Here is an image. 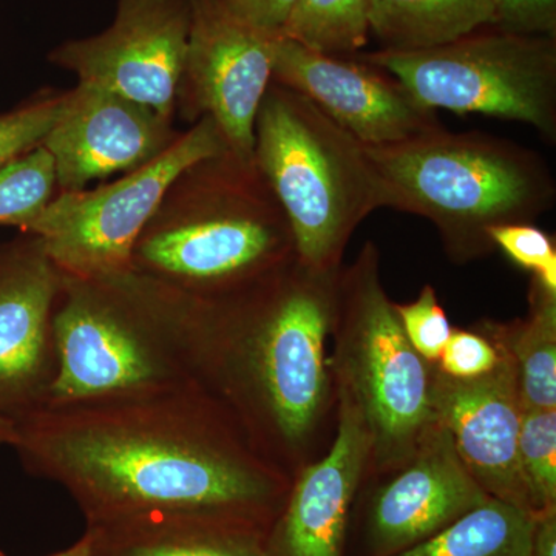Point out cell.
<instances>
[{
    "label": "cell",
    "instance_id": "obj_1",
    "mask_svg": "<svg viewBox=\"0 0 556 556\" xmlns=\"http://www.w3.org/2000/svg\"><path fill=\"white\" fill-rule=\"evenodd\" d=\"M11 448L67 490L87 526L203 517L269 532L291 486L200 383L40 409L16 424Z\"/></svg>",
    "mask_w": 556,
    "mask_h": 556
},
{
    "label": "cell",
    "instance_id": "obj_2",
    "mask_svg": "<svg viewBox=\"0 0 556 556\" xmlns=\"http://www.w3.org/2000/svg\"><path fill=\"white\" fill-rule=\"evenodd\" d=\"M339 270L294 257L248 287L200 299L199 383L291 481L327 452L338 424L328 358Z\"/></svg>",
    "mask_w": 556,
    "mask_h": 556
},
{
    "label": "cell",
    "instance_id": "obj_3",
    "mask_svg": "<svg viewBox=\"0 0 556 556\" xmlns=\"http://www.w3.org/2000/svg\"><path fill=\"white\" fill-rule=\"evenodd\" d=\"M200 317V299L135 269L108 277L64 274L53 316L56 372L43 408L199 383Z\"/></svg>",
    "mask_w": 556,
    "mask_h": 556
},
{
    "label": "cell",
    "instance_id": "obj_4",
    "mask_svg": "<svg viewBox=\"0 0 556 556\" xmlns=\"http://www.w3.org/2000/svg\"><path fill=\"white\" fill-rule=\"evenodd\" d=\"M383 207L428 219L456 265L496 251L490 230L552 211L556 179L536 150L484 131L444 127L396 144H364Z\"/></svg>",
    "mask_w": 556,
    "mask_h": 556
},
{
    "label": "cell",
    "instance_id": "obj_5",
    "mask_svg": "<svg viewBox=\"0 0 556 556\" xmlns=\"http://www.w3.org/2000/svg\"><path fill=\"white\" fill-rule=\"evenodd\" d=\"M295 257L287 215L260 174L230 150L179 175L142 230L131 269L190 298H222Z\"/></svg>",
    "mask_w": 556,
    "mask_h": 556
},
{
    "label": "cell",
    "instance_id": "obj_6",
    "mask_svg": "<svg viewBox=\"0 0 556 556\" xmlns=\"http://www.w3.org/2000/svg\"><path fill=\"white\" fill-rule=\"evenodd\" d=\"M329 369L369 434L365 478L401 467L437 422V364L412 346L382 281V258L367 241L339 270L329 334Z\"/></svg>",
    "mask_w": 556,
    "mask_h": 556
},
{
    "label": "cell",
    "instance_id": "obj_7",
    "mask_svg": "<svg viewBox=\"0 0 556 556\" xmlns=\"http://www.w3.org/2000/svg\"><path fill=\"white\" fill-rule=\"evenodd\" d=\"M254 163L287 215L299 262L342 268L353 233L383 207L364 144L308 98L273 80L255 119Z\"/></svg>",
    "mask_w": 556,
    "mask_h": 556
},
{
    "label": "cell",
    "instance_id": "obj_8",
    "mask_svg": "<svg viewBox=\"0 0 556 556\" xmlns=\"http://www.w3.org/2000/svg\"><path fill=\"white\" fill-rule=\"evenodd\" d=\"M356 56L396 78L424 108L517 121L556 141V36L490 25L428 49Z\"/></svg>",
    "mask_w": 556,
    "mask_h": 556
},
{
    "label": "cell",
    "instance_id": "obj_9",
    "mask_svg": "<svg viewBox=\"0 0 556 556\" xmlns=\"http://www.w3.org/2000/svg\"><path fill=\"white\" fill-rule=\"evenodd\" d=\"M225 150L217 124L204 116L156 159L116 181L56 193L24 233L39 237L54 265L68 276L126 273L135 243L179 175Z\"/></svg>",
    "mask_w": 556,
    "mask_h": 556
},
{
    "label": "cell",
    "instance_id": "obj_10",
    "mask_svg": "<svg viewBox=\"0 0 556 556\" xmlns=\"http://www.w3.org/2000/svg\"><path fill=\"white\" fill-rule=\"evenodd\" d=\"M490 500L434 422L401 467L364 478L351 518L348 556H393L415 547Z\"/></svg>",
    "mask_w": 556,
    "mask_h": 556
},
{
    "label": "cell",
    "instance_id": "obj_11",
    "mask_svg": "<svg viewBox=\"0 0 556 556\" xmlns=\"http://www.w3.org/2000/svg\"><path fill=\"white\" fill-rule=\"evenodd\" d=\"M189 38L177 110L195 124L208 116L233 155L254 163L255 119L273 83L274 40L219 0H188Z\"/></svg>",
    "mask_w": 556,
    "mask_h": 556
},
{
    "label": "cell",
    "instance_id": "obj_12",
    "mask_svg": "<svg viewBox=\"0 0 556 556\" xmlns=\"http://www.w3.org/2000/svg\"><path fill=\"white\" fill-rule=\"evenodd\" d=\"M188 38V0H118L110 27L61 43L49 60L79 84L113 91L174 119Z\"/></svg>",
    "mask_w": 556,
    "mask_h": 556
},
{
    "label": "cell",
    "instance_id": "obj_13",
    "mask_svg": "<svg viewBox=\"0 0 556 556\" xmlns=\"http://www.w3.org/2000/svg\"><path fill=\"white\" fill-rule=\"evenodd\" d=\"M62 277L39 237L0 244V419L17 424L46 405Z\"/></svg>",
    "mask_w": 556,
    "mask_h": 556
},
{
    "label": "cell",
    "instance_id": "obj_14",
    "mask_svg": "<svg viewBox=\"0 0 556 556\" xmlns=\"http://www.w3.org/2000/svg\"><path fill=\"white\" fill-rule=\"evenodd\" d=\"M273 80L308 98L362 144H396L442 127L438 112L357 56H329L280 36L274 40Z\"/></svg>",
    "mask_w": 556,
    "mask_h": 556
},
{
    "label": "cell",
    "instance_id": "obj_15",
    "mask_svg": "<svg viewBox=\"0 0 556 556\" xmlns=\"http://www.w3.org/2000/svg\"><path fill=\"white\" fill-rule=\"evenodd\" d=\"M174 119L100 87L79 84L62 94L42 146L60 192H79L97 179L127 174L161 155L178 135Z\"/></svg>",
    "mask_w": 556,
    "mask_h": 556
},
{
    "label": "cell",
    "instance_id": "obj_16",
    "mask_svg": "<svg viewBox=\"0 0 556 556\" xmlns=\"http://www.w3.org/2000/svg\"><path fill=\"white\" fill-rule=\"evenodd\" d=\"M433 409L485 495L533 517L518 456L525 408L514 368L506 358L477 379H453L437 367Z\"/></svg>",
    "mask_w": 556,
    "mask_h": 556
},
{
    "label": "cell",
    "instance_id": "obj_17",
    "mask_svg": "<svg viewBox=\"0 0 556 556\" xmlns=\"http://www.w3.org/2000/svg\"><path fill=\"white\" fill-rule=\"evenodd\" d=\"M369 434L348 399L327 452L302 468L268 532L270 556H348L354 503L368 467Z\"/></svg>",
    "mask_w": 556,
    "mask_h": 556
},
{
    "label": "cell",
    "instance_id": "obj_18",
    "mask_svg": "<svg viewBox=\"0 0 556 556\" xmlns=\"http://www.w3.org/2000/svg\"><path fill=\"white\" fill-rule=\"evenodd\" d=\"M91 556H270L268 532L203 517H148L87 526Z\"/></svg>",
    "mask_w": 556,
    "mask_h": 556
},
{
    "label": "cell",
    "instance_id": "obj_19",
    "mask_svg": "<svg viewBox=\"0 0 556 556\" xmlns=\"http://www.w3.org/2000/svg\"><path fill=\"white\" fill-rule=\"evenodd\" d=\"M526 317L485 318L475 328L495 343L514 368L526 409H556V291L532 277Z\"/></svg>",
    "mask_w": 556,
    "mask_h": 556
},
{
    "label": "cell",
    "instance_id": "obj_20",
    "mask_svg": "<svg viewBox=\"0 0 556 556\" xmlns=\"http://www.w3.org/2000/svg\"><path fill=\"white\" fill-rule=\"evenodd\" d=\"M493 24L492 0H369V27L383 50L428 49Z\"/></svg>",
    "mask_w": 556,
    "mask_h": 556
},
{
    "label": "cell",
    "instance_id": "obj_21",
    "mask_svg": "<svg viewBox=\"0 0 556 556\" xmlns=\"http://www.w3.org/2000/svg\"><path fill=\"white\" fill-rule=\"evenodd\" d=\"M533 518L490 497L437 535L393 556H530Z\"/></svg>",
    "mask_w": 556,
    "mask_h": 556
},
{
    "label": "cell",
    "instance_id": "obj_22",
    "mask_svg": "<svg viewBox=\"0 0 556 556\" xmlns=\"http://www.w3.org/2000/svg\"><path fill=\"white\" fill-rule=\"evenodd\" d=\"M369 35V0H298L280 36L317 53L350 58Z\"/></svg>",
    "mask_w": 556,
    "mask_h": 556
},
{
    "label": "cell",
    "instance_id": "obj_23",
    "mask_svg": "<svg viewBox=\"0 0 556 556\" xmlns=\"http://www.w3.org/2000/svg\"><path fill=\"white\" fill-rule=\"evenodd\" d=\"M53 159L42 144L0 166V226L25 232L56 195Z\"/></svg>",
    "mask_w": 556,
    "mask_h": 556
},
{
    "label": "cell",
    "instance_id": "obj_24",
    "mask_svg": "<svg viewBox=\"0 0 556 556\" xmlns=\"http://www.w3.org/2000/svg\"><path fill=\"white\" fill-rule=\"evenodd\" d=\"M518 456L533 517L556 510V409L522 413Z\"/></svg>",
    "mask_w": 556,
    "mask_h": 556
},
{
    "label": "cell",
    "instance_id": "obj_25",
    "mask_svg": "<svg viewBox=\"0 0 556 556\" xmlns=\"http://www.w3.org/2000/svg\"><path fill=\"white\" fill-rule=\"evenodd\" d=\"M394 308L412 346L426 361L437 364L452 336L453 327L439 303L434 288L424 285L415 302L405 305L394 303Z\"/></svg>",
    "mask_w": 556,
    "mask_h": 556
},
{
    "label": "cell",
    "instance_id": "obj_26",
    "mask_svg": "<svg viewBox=\"0 0 556 556\" xmlns=\"http://www.w3.org/2000/svg\"><path fill=\"white\" fill-rule=\"evenodd\" d=\"M496 251L556 291L555 241L535 225L497 226L490 230Z\"/></svg>",
    "mask_w": 556,
    "mask_h": 556
},
{
    "label": "cell",
    "instance_id": "obj_27",
    "mask_svg": "<svg viewBox=\"0 0 556 556\" xmlns=\"http://www.w3.org/2000/svg\"><path fill=\"white\" fill-rule=\"evenodd\" d=\"M61 100L62 94H50L0 115V166L42 144L56 119Z\"/></svg>",
    "mask_w": 556,
    "mask_h": 556
},
{
    "label": "cell",
    "instance_id": "obj_28",
    "mask_svg": "<svg viewBox=\"0 0 556 556\" xmlns=\"http://www.w3.org/2000/svg\"><path fill=\"white\" fill-rule=\"evenodd\" d=\"M503 361L500 350L484 332L453 328L437 362L439 371L453 379H477L489 375Z\"/></svg>",
    "mask_w": 556,
    "mask_h": 556
},
{
    "label": "cell",
    "instance_id": "obj_29",
    "mask_svg": "<svg viewBox=\"0 0 556 556\" xmlns=\"http://www.w3.org/2000/svg\"><path fill=\"white\" fill-rule=\"evenodd\" d=\"M493 27L521 35L556 36V0H492Z\"/></svg>",
    "mask_w": 556,
    "mask_h": 556
},
{
    "label": "cell",
    "instance_id": "obj_30",
    "mask_svg": "<svg viewBox=\"0 0 556 556\" xmlns=\"http://www.w3.org/2000/svg\"><path fill=\"white\" fill-rule=\"evenodd\" d=\"M233 16L270 38H280L298 0H219Z\"/></svg>",
    "mask_w": 556,
    "mask_h": 556
},
{
    "label": "cell",
    "instance_id": "obj_31",
    "mask_svg": "<svg viewBox=\"0 0 556 556\" xmlns=\"http://www.w3.org/2000/svg\"><path fill=\"white\" fill-rule=\"evenodd\" d=\"M530 556H556V510L533 518Z\"/></svg>",
    "mask_w": 556,
    "mask_h": 556
},
{
    "label": "cell",
    "instance_id": "obj_32",
    "mask_svg": "<svg viewBox=\"0 0 556 556\" xmlns=\"http://www.w3.org/2000/svg\"><path fill=\"white\" fill-rule=\"evenodd\" d=\"M0 556H9L5 552L0 551ZM49 556H91L90 540L87 533H84L79 541H76L73 546L64 548V551L56 552Z\"/></svg>",
    "mask_w": 556,
    "mask_h": 556
},
{
    "label": "cell",
    "instance_id": "obj_33",
    "mask_svg": "<svg viewBox=\"0 0 556 556\" xmlns=\"http://www.w3.org/2000/svg\"><path fill=\"white\" fill-rule=\"evenodd\" d=\"M14 441H16V424L0 419V447L2 445L11 447Z\"/></svg>",
    "mask_w": 556,
    "mask_h": 556
}]
</instances>
